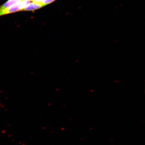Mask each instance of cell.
<instances>
[{"instance_id": "3", "label": "cell", "mask_w": 145, "mask_h": 145, "mask_svg": "<svg viewBox=\"0 0 145 145\" xmlns=\"http://www.w3.org/2000/svg\"><path fill=\"white\" fill-rule=\"evenodd\" d=\"M21 0H8L6 3L0 6V10L8 8L21 1Z\"/></svg>"}, {"instance_id": "2", "label": "cell", "mask_w": 145, "mask_h": 145, "mask_svg": "<svg viewBox=\"0 0 145 145\" xmlns=\"http://www.w3.org/2000/svg\"><path fill=\"white\" fill-rule=\"evenodd\" d=\"M44 7L42 5L39 3L33 2L30 3L26 8L23 9L22 11H33L40 8Z\"/></svg>"}, {"instance_id": "1", "label": "cell", "mask_w": 145, "mask_h": 145, "mask_svg": "<svg viewBox=\"0 0 145 145\" xmlns=\"http://www.w3.org/2000/svg\"><path fill=\"white\" fill-rule=\"evenodd\" d=\"M30 3V1L28 0H21L19 2L8 8L0 10V17L6 14L14 13L19 11H22Z\"/></svg>"}, {"instance_id": "5", "label": "cell", "mask_w": 145, "mask_h": 145, "mask_svg": "<svg viewBox=\"0 0 145 145\" xmlns=\"http://www.w3.org/2000/svg\"><path fill=\"white\" fill-rule=\"evenodd\" d=\"M29 1H31L33 2L36 3L41 4V2L42 0H28Z\"/></svg>"}, {"instance_id": "4", "label": "cell", "mask_w": 145, "mask_h": 145, "mask_svg": "<svg viewBox=\"0 0 145 145\" xmlns=\"http://www.w3.org/2000/svg\"><path fill=\"white\" fill-rule=\"evenodd\" d=\"M56 0H42L41 2V4L43 6H45L48 4L52 3Z\"/></svg>"}]
</instances>
